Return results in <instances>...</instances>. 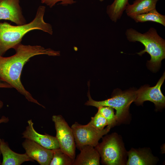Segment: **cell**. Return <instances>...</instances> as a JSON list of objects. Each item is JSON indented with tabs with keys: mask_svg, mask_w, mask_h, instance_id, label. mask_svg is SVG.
Masks as SVG:
<instances>
[{
	"mask_svg": "<svg viewBox=\"0 0 165 165\" xmlns=\"http://www.w3.org/2000/svg\"><path fill=\"white\" fill-rule=\"evenodd\" d=\"M14 49L16 53L13 56L5 57L0 55V79L15 88L28 101L45 108L25 89L21 81V72L24 65L31 57L40 55L59 56L60 52L40 46L24 45L21 43Z\"/></svg>",
	"mask_w": 165,
	"mask_h": 165,
	"instance_id": "cell-1",
	"label": "cell"
},
{
	"mask_svg": "<svg viewBox=\"0 0 165 165\" xmlns=\"http://www.w3.org/2000/svg\"><path fill=\"white\" fill-rule=\"evenodd\" d=\"M45 10V6H39L34 19L28 24L14 26L6 22H0V55L10 49H14L21 43L24 35L32 30H39L52 35L51 25L44 20Z\"/></svg>",
	"mask_w": 165,
	"mask_h": 165,
	"instance_id": "cell-2",
	"label": "cell"
},
{
	"mask_svg": "<svg viewBox=\"0 0 165 165\" xmlns=\"http://www.w3.org/2000/svg\"><path fill=\"white\" fill-rule=\"evenodd\" d=\"M125 35L130 42H138L145 46V49L137 53L141 56L145 52L151 57L148 61L150 68L154 71L160 65L165 58V40L158 34L154 28L151 27L146 32L141 33L133 28L127 29Z\"/></svg>",
	"mask_w": 165,
	"mask_h": 165,
	"instance_id": "cell-3",
	"label": "cell"
},
{
	"mask_svg": "<svg viewBox=\"0 0 165 165\" xmlns=\"http://www.w3.org/2000/svg\"><path fill=\"white\" fill-rule=\"evenodd\" d=\"M95 149L101 158V163L106 165H126L127 152L119 135L114 133L102 138Z\"/></svg>",
	"mask_w": 165,
	"mask_h": 165,
	"instance_id": "cell-4",
	"label": "cell"
},
{
	"mask_svg": "<svg viewBox=\"0 0 165 165\" xmlns=\"http://www.w3.org/2000/svg\"><path fill=\"white\" fill-rule=\"evenodd\" d=\"M136 91L132 90L123 91L117 90L113 93L111 98L102 101H97L91 98L89 90L87 94L89 100L86 102L85 105L97 108L101 106H107L115 109L117 123H121L125 121L129 115V107L135 99Z\"/></svg>",
	"mask_w": 165,
	"mask_h": 165,
	"instance_id": "cell-5",
	"label": "cell"
},
{
	"mask_svg": "<svg viewBox=\"0 0 165 165\" xmlns=\"http://www.w3.org/2000/svg\"><path fill=\"white\" fill-rule=\"evenodd\" d=\"M73 133L76 147L79 150L85 145L95 147L103 136L107 134L111 128L107 126L102 130L96 129L89 123L82 125L75 122L71 127Z\"/></svg>",
	"mask_w": 165,
	"mask_h": 165,
	"instance_id": "cell-6",
	"label": "cell"
},
{
	"mask_svg": "<svg viewBox=\"0 0 165 165\" xmlns=\"http://www.w3.org/2000/svg\"><path fill=\"white\" fill-rule=\"evenodd\" d=\"M52 120L54 123L56 131V137L59 143L60 148L75 160L76 147L71 127L61 115L53 116Z\"/></svg>",
	"mask_w": 165,
	"mask_h": 165,
	"instance_id": "cell-7",
	"label": "cell"
},
{
	"mask_svg": "<svg viewBox=\"0 0 165 165\" xmlns=\"http://www.w3.org/2000/svg\"><path fill=\"white\" fill-rule=\"evenodd\" d=\"M165 79L164 72L156 85L153 87L145 86L136 91V96L134 101L137 105H142L146 101L153 102L157 109L165 107V97L161 91V87Z\"/></svg>",
	"mask_w": 165,
	"mask_h": 165,
	"instance_id": "cell-8",
	"label": "cell"
},
{
	"mask_svg": "<svg viewBox=\"0 0 165 165\" xmlns=\"http://www.w3.org/2000/svg\"><path fill=\"white\" fill-rule=\"evenodd\" d=\"M20 0H0V20H8L17 25L26 24L20 5Z\"/></svg>",
	"mask_w": 165,
	"mask_h": 165,
	"instance_id": "cell-9",
	"label": "cell"
},
{
	"mask_svg": "<svg viewBox=\"0 0 165 165\" xmlns=\"http://www.w3.org/2000/svg\"><path fill=\"white\" fill-rule=\"evenodd\" d=\"M25 153L30 158L37 161L41 165H50L52 159L54 149L45 148L29 139H26L22 143Z\"/></svg>",
	"mask_w": 165,
	"mask_h": 165,
	"instance_id": "cell-10",
	"label": "cell"
},
{
	"mask_svg": "<svg viewBox=\"0 0 165 165\" xmlns=\"http://www.w3.org/2000/svg\"><path fill=\"white\" fill-rule=\"evenodd\" d=\"M27 123L28 125L22 134V138L33 141L48 149H55L60 148L56 137L48 134H42L38 133L34 128V123L31 119L28 120Z\"/></svg>",
	"mask_w": 165,
	"mask_h": 165,
	"instance_id": "cell-11",
	"label": "cell"
},
{
	"mask_svg": "<svg viewBox=\"0 0 165 165\" xmlns=\"http://www.w3.org/2000/svg\"><path fill=\"white\" fill-rule=\"evenodd\" d=\"M127 165H152L156 164L157 158L147 148H132L127 152Z\"/></svg>",
	"mask_w": 165,
	"mask_h": 165,
	"instance_id": "cell-12",
	"label": "cell"
},
{
	"mask_svg": "<svg viewBox=\"0 0 165 165\" xmlns=\"http://www.w3.org/2000/svg\"><path fill=\"white\" fill-rule=\"evenodd\" d=\"M0 150L3 156L2 165H20L26 161H34L26 153L21 154L13 151L3 139L1 140Z\"/></svg>",
	"mask_w": 165,
	"mask_h": 165,
	"instance_id": "cell-13",
	"label": "cell"
},
{
	"mask_svg": "<svg viewBox=\"0 0 165 165\" xmlns=\"http://www.w3.org/2000/svg\"><path fill=\"white\" fill-rule=\"evenodd\" d=\"M75 159L73 165H99L100 155L94 147L85 145Z\"/></svg>",
	"mask_w": 165,
	"mask_h": 165,
	"instance_id": "cell-14",
	"label": "cell"
},
{
	"mask_svg": "<svg viewBox=\"0 0 165 165\" xmlns=\"http://www.w3.org/2000/svg\"><path fill=\"white\" fill-rule=\"evenodd\" d=\"M159 0H135L132 4L127 5L125 12L130 17L148 12L156 9V3Z\"/></svg>",
	"mask_w": 165,
	"mask_h": 165,
	"instance_id": "cell-15",
	"label": "cell"
},
{
	"mask_svg": "<svg viewBox=\"0 0 165 165\" xmlns=\"http://www.w3.org/2000/svg\"><path fill=\"white\" fill-rule=\"evenodd\" d=\"M128 3V0H114L107 6V14L112 22L116 23L121 18Z\"/></svg>",
	"mask_w": 165,
	"mask_h": 165,
	"instance_id": "cell-16",
	"label": "cell"
},
{
	"mask_svg": "<svg viewBox=\"0 0 165 165\" xmlns=\"http://www.w3.org/2000/svg\"><path fill=\"white\" fill-rule=\"evenodd\" d=\"M130 17L137 23L152 21L158 23L165 26V15L159 13L156 9L147 13Z\"/></svg>",
	"mask_w": 165,
	"mask_h": 165,
	"instance_id": "cell-17",
	"label": "cell"
},
{
	"mask_svg": "<svg viewBox=\"0 0 165 165\" xmlns=\"http://www.w3.org/2000/svg\"><path fill=\"white\" fill-rule=\"evenodd\" d=\"M74 160L59 148L54 149L50 165H73Z\"/></svg>",
	"mask_w": 165,
	"mask_h": 165,
	"instance_id": "cell-18",
	"label": "cell"
},
{
	"mask_svg": "<svg viewBox=\"0 0 165 165\" xmlns=\"http://www.w3.org/2000/svg\"><path fill=\"white\" fill-rule=\"evenodd\" d=\"M98 111L105 118L108 123V125L111 128L117 123L114 109L107 106H101L97 108Z\"/></svg>",
	"mask_w": 165,
	"mask_h": 165,
	"instance_id": "cell-19",
	"label": "cell"
},
{
	"mask_svg": "<svg viewBox=\"0 0 165 165\" xmlns=\"http://www.w3.org/2000/svg\"><path fill=\"white\" fill-rule=\"evenodd\" d=\"M97 130H102L108 125V123L105 118L98 111L95 116L91 118L89 123Z\"/></svg>",
	"mask_w": 165,
	"mask_h": 165,
	"instance_id": "cell-20",
	"label": "cell"
},
{
	"mask_svg": "<svg viewBox=\"0 0 165 165\" xmlns=\"http://www.w3.org/2000/svg\"><path fill=\"white\" fill-rule=\"evenodd\" d=\"M61 2L60 4L63 6L72 5L76 3L75 0H41V2L46 5L50 8L53 7L57 3Z\"/></svg>",
	"mask_w": 165,
	"mask_h": 165,
	"instance_id": "cell-21",
	"label": "cell"
},
{
	"mask_svg": "<svg viewBox=\"0 0 165 165\" xmlns=\"http://www.w3.org/2000/svg\"><path fill=\"white\" fill-rule=\"evenodd\" d=\"M11 86L8 83L3 82L0 79V88H12Z\"/></svg>",
	"mask_w": 165,
	"mask_h": 165,
	"instance_id": "cell-22",
	"label": "cell"
},
{
	"mask_svg": "<svg viewBox=\"0 0 165 165\" xmlns=\"http://www.w3.org/2000/svg\"><path fill=\"white\" fill-rule=\"evenodd\" d=\"M9 118L4 116H2L1 118L0 119V124L2 123H7L9 121ZM1 139H0V143Z\"/></svg>",
	"mask_w": 165,
	"mask_h": 165,
	"instance_id": "cell-23",
	"label": "cell"
},
{
	"mask_svg": "<svg viewBox=\"0 0 165 165\" xmlns=\"http://www.w3.org/2000/svg\"><path fill=\"white\" fill-rule=\"evenodd\" d=\"M3 105V102L0 100V109H1Z\"/></svg>",
	"mask_w": 165,
	"mask_h": 165,
	"instance_id": "cell-24",
	"label": "cell"
},
{
	"mask_svg": "<svg viewBox=\"0 0 165 165\" xmlns=\"http://www.w3.org/2000/svg\"><path fill=\"white\" fill-rule=\"evenodd\" d=\"M1 154H2L1 152V150H0V156H1ZM1 163H1V160H0V165H1Z\"/></svg>",
	"mask_w": 165,
	"mask_h": 165,
	"instance_id": "cell-25",
	"label": "cell"
},
{
	"mask_svg": "<svg viewBox=\"0 0 165 165\" xmlns=\"http://www.w3.org/2000/svg\"><path fill=\"white\" fill-rule=\"evenodd\" d=\"M99 0L101 2H103L104 0Z\"/></svg>",
	"mask_w": 165,
	"mask_h": 165,
	"instance_id": "cell-26",
	"label": "cell"
}]
</instances>
